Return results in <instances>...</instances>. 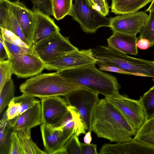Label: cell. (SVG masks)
I'll list each match as a JSON object with an SVG mask.
<instances>
[{"label":"cell","instance_id":"1","mask_svg":"<svg viewBox=\"0 0 154 154\" xmlns=\"http://www.w3.org/2000/svg\"><path fill=\"white\" fill-rule=\"evenodd\" d=\"M91 127L92 131L98 137L111 142L121 143L130 140L137 132L105 98L100 100L94 108Z\"/></svg>","mask_w":154,"mask_h":154},{"label":"cell","instance_id":"2","mask_svg":"<svg viewBox=\"0 0 154 154\" xmlns=\"http://www.w3.org/2000/svg\"><path fill=\"white\" fill-rule=\"evenodd\" d=\"M95 65L90 64L59 72L82 87L105 97L119 92L121 86L117 78L98 69Z\"/></svg>","mask_w":154,"mask_h":154},{"label":"cell","instance_id":"3","mask_svg":"<svg viewBox=\"0 0 154 154\" xmlns=\"http://www.w3.org/2000/svg\"><path fill=\"white\" fill-rule=\"evenodd\" d=\"M82 87L59 72L40 74L29 79L19 87L21 92L39 98L64 96Z\"/></svg>","mask_w":154,"mask_h":154},{"label":"cell","instance_id":"4","mask_svg":"<svg viewBox=\"0 0 154 154\" xmlns=\"http://www.w3.org/2000/svg\"><path fill=\"white\" fill-rule=\"evenodd\" d=\"M97 59L99 63L118 67L131 75L154 78V61L133 57L104 46L99 49Z\"/></svg>","mask_w":154,"mask_h":154},{"label":"cell","instance_id":"5","mask_svg":"<svg viewBox=\"0 0 154 154\" xmlns=\"http://www.w3.org/2000/svg\"><path fill=\"white\" fill-rule=\"evenodd\" d=\"M69 15L86 33H94L100 27L110 26V18L93 8L87 0H75Z\"/></svg>","mask_w":154,"mask_h":154},{"label":"cell","instance_id":"6","mask_svg":"<svg viewBox=\"0 0 154 154\" xmlns=\"http://www.w3.org/2000/svg\"><path fill=\"white\" fill-rule=\"evenodd\" d=\"M107 101L119 112L137 131L146 119L139 100L129 98L119 92L105 97Z\"/></svg>","mask_w":154,"mask_h":154},{"label":"cell","instance_id":"7","mask_svg":"<svg viewBox=\"0 0 154 154\" xmlns=\"http://www.w3.org/2000/svg\"><path fill=\"white\" fill-rule=\"evenodd\" d=\"M99 94L82 87L64 96L68 106L75 107L80 113L87 128L88 131H92L91 127L93 113L100 100Z\"/></svg>","mask_w":154,"mask_h":154},{"label":"cell","instance_id":"8","mask_svg":"<svg viewBox=\"0 0 154 154\" xmlns=\"http://www.w3.org/2000/svg\"><path fill=\"white\" fill-rule=\"evenodd\" d=\"M34 50L38 57L46 63L79 49L70 43L68 38L60 32L34 45Z\"/></svg>","mask_w":154,"mask_h":154},{"label":"cell","instance_id":"9","mask_svg":"<svg viewBox=\"0 0 154 154\" xmlns=\"http://www.w3.org/2000/svg\"><path fill=\"white\" fill-rule=\"evenodd\" d=\"M7 52L13 73L18 78H26L36 75L45 69V63L35 51L23 54Z\"/></svg>","mask_w":154,"mask_h":154},{"label":"cell","instance_id":"10","mask_svg":"<svg viewBox=\"0 0 154 154\" xmlns=\"http://www.w3.org/2000/svg\"><path fill=\"white\" fill-rule=\"evenodd\" d=\"M91 49L79 50L63 55L56 60L45 63V69L58 72L91 64H96Z\"/></svg>","mask_w":154,"mask_h":154},{"label":"cell","instance_id":"11","mask_svg":"<svg viewBox=\"0 0 154 154\" xmlns=\"http://www.w3.org/2000/svg\"><path fill=\"white\" fill-rule=\"evenodd\" d=\"M41 100L42 123L51 127L58 125L69 112L65 99L60 96L40 98Z\"/></svg>","mask_w":154,"mask_h":154},{"label":"cell","instance_id":"12","mask_svg":"<svg viewBox=\"0 0 154 154\" xmlns=\"http://www.w3.org/2000/svg\"><path fill=\"white\" fill-rule=\"evenodd\" d=\"M148 16L143 11L120 15L110 18L109 27L113 32L136 35L140 32Z\"/></svg>","mask_w":154,"mask_h":154},{"label":"cell","instance_id":"13","mask_svg":"<svg viewBox=\"0 0 154 154\" xmlns=\"http://www.w3.org/2000/svg\"><path fill=\"white\" fill-rule=\"evenodd\" d=\"M10 8L21 28L27 44L30 46H33L35 31L34 11L19 0L11 1Z\"/></svg>","mask_w":154,"mask_h":154},{"label":"cell","instance_id":"14","mask_svg":"<svg viewBox=\"0 0 154 154\" xmlns=\"http://www.w3.org/2000/svg\"><path fill=\"white\" fill-rule=\"evenodd\" d=\"M45 151L47 154H57L74 133V129H54L42 124L40 126Z\"/></svg>","mask_w":154,"mask_h":154},{"label":"cell","instance_id":"15","mask_svg":"<svg viewBox=\"0 0 154 154\" xmlns=\"http://www.w3.org/2000/svg\"><path fill=\"white\" fill-rule=\"evenodd\" d=\"M99 154H154V147L133 138L128 141L113 144L105 143L101 148Z\"/></svg>","mask_w":154,"mask_h":154},{"label":"cell","instance_id":"16","mask_svg":"<svg viewBox=\"0 0 154 154\" xmlns=\"http://www.w3.org/2000/svg\"><path fill=\"white\" fill-rule=\"evenodd\" d=\"M41 101L24 112L16 118L8 121L13 130L31 129L42 124V113Z\"/></svg>","mask_w":154,"mask_h":154},{"label":"cell","instance_id":"17","mask_svg":"<svg viewBox=\"0 0 154 154\" xmlns=\"http://www.w3.org/2000/svg\"><path fill=\"white\" fill-rule=\"evenodd\" d=\"M33 11L35 15L34 45L60 32V28L50 16L39 11Z\"/></svg>","mask_w":154,"mask_h":154},{"label":"cell","instance_id":"18","mask_svg":"<svg viewBox=\"0 0 154 154\" xmlns=\"http://www.w3.org/2000/svg\"><path fill=\"white\" fill-rule=\"evenodd\" d=\"M108 46L126 54H138L136 35L114 32L107 39Z\"/></svg>","mask_w":154,"mask_h":154},{"label":"cell","instance_id":"19","mask_svg":"<svg viewBox=\"0 0 154 154\" xmlns=\"http://www.w3.org/2000/svg\"><path fill=\"white\" fill-rule=\"evenodd\" d=\"M152 0H112L111 11L116 14L134 13Z\"/></svg>","mask_w":154,"mask_h":154},{"label":"cell","instance_id":"20","mask_svg":"<svg viewBox=\"0 0 154 154\" xmlns=\"http://www.w3.org/2000/svg\"><path fill=\"white\" fill-rule=\"evenodd\" d=\"M137 141L154 147V116L146 119L133 138Z\"/></svg>","mask_w":154,"mask_h":154},{"label":"cell","instance_id":"21","mask_svg":"<svg viewBox=\"0 0 154 154\" xmlns=\"http://www.w3.org/2000/svg\"><path fill=\"white\" fill-rule=\"evenodd\" d=\"M13 131L5 112L0 121V154H9L11 133Z\"/></svg>","mask_w":154,"mask_h":154},{"label":"cell","instance_id":"22","mask_svg":"<svg viewBox=\"0 0 154 154\" xmlns=\"http://www.w3.org/2000/svg\"><path fill=\"white\" fill-rule=\"evenodd\" d=\"M17 132L23 154H47L32 141L31 138V129L20 130Z\"/></svg>","mask_w":154,"mask_h":154},{"label":"cell","instance_id":"23","mask_svg":"<svg viewBox=\"0 0 154 154\" xmlns=\"http://www.w3.org/2000/svg\"><path fill=\"white\" fill-rule=\"evenodd\" d=\"M73 0H51L53 16L57 20L69 15L71 11Z\"/></svg>","mask_w":154,"mask_h":154},{"label":"cell","instance_id":"24","mask_svg":"<svg viewBox=\"0 0 154 154\" xmlns=\"http://www.w3.org/2000/svg\"><path fill=\"white\" fill-rule=\"evenodd\" d=\"M15 90L14 84L11 79L5 84L0 91V114L15 97Z\"/></svg>","mask_w":154,"mask_h":154},{"label":"cell","instance_id":"25","mask_svg":"<svg viewBox=\"0 0 154 154\" xmlns=\"http://www.w3.org/2000/svg\"><path fill=\"white\" fill-rule=\"evenodd\" d=\"M152 80L154 82V78ZM139 100L144 111L146 119L154 115V85L141 96Z\"/></svg>","mask_w":154,"mask_h":154},{"label":"cell","instance_id":"26","mask_svg":"<svg viewBox=\"0 0 154 154\" xmlns=\"http://www.w3.org/2000/svg\"><path fill=\"white\" fill-rule=\"evenodd\" d=\"M138 38H145L151 43V47L154 45V9L149 12L140 32Z\"/></svg>","mask_w":154,"mask_h":154},{"label":"cell","instance_id":"27","mask_svg":"<svg viewBox=\"0 0 154 154\" xmlns=\"http://www.w3.org/2000/svg\"><path fill=\"white\" fill-rule=\"evenodd\" d=\"M68 109L74 121L75 134L78 136L82 134H85L88 131L87 128L78 110L71 106H68Z\"/></svg>","mask_w":154,"mask_h":154},{"label":"cell","instance_id":"28","mask_svg":"<svg viewBox=\"0 0 154 154\" xmlns=\"http://www.w3.org/2000/svg\"><path fill=\"white\" fill-rule=\"evenodd\" d=\"M79 136L74 133L57 154H81Z\"/></svg>","mask_w":154,"mask_h":154},{"label":"cell","instance_id":"29","mask_svg":"<svg viewBox=\"0 0 154 154\" xmlns=\"http://www.w3.org/2000/svg\"><path fill=\"white\" fill-rule=\"evenodd\" d=\"M13 72L8 59L0 61V91L5 84L11 80Z\"/></svg>","mask_w":154,"mask_h":154},{"label":"cell","instance_id":"30","mask_svg":"<svg viewBox=\"0 0 154 154\" xmlns=\"http://www.w3.org/2000/svg\"><path fill=\"white\" fill-rule=\"evenodd\" d=\"M35 97L23 93L21 95L14 97L12 100L20 104L21 108V114L33 107L37 103L41 101Z\"/></svg>","mask_w":154,"mask_h":154},{"label":"cell","instance_id":"31","mask_svg":"<svg viewBox=\"0 0 154 154\" xmlns=\"http://www.w3.org/2000/svg\"><path fill=\"white\" fill-rule=\"evenodd\" d=\"M5 29L14 33L27 44L21 28L10 8L8 19Z\"/></svg>","mask_w":154,"mask_h":154},{"label":"cell","instance_id":"32","mask_svg":"<svg viewBox=\"0 0 154 154\" xmlns=\"http://www.w3.org/2000/svg\"><path fill=\"white\" fill-rule=\"evenodd\" d=\"M0 34L4 40L11 44L26 48L33 46H29L19 36L6 29L0 27Z\"/></svg>","mask_w":154,"mask_h":154},{"label":"cell","instance_id":"33","mask_svg":"<svg viewBox=\"0 0 154 154\" xmlns=\"http://www.w3.org/2000/svg\"><path fill=\"white\" fill-rule=\"evenodd\" d=\"M32 10L40 11L49 16H53L51 0H30Z\"/></svg>","mask_w":154,"mask_h":154},{"label":"cell","instance_id":"34","mask_svg":"<svg viewBox=\"0 0 154 154\" xmlns=\"http://www.w3.org/2000/svg\"><path fill=\"white\" fill-rule=\"evenodd\" d=\"M11 1L0 0V27L5 28L8 20Z\"/></svg>","mask_w":154,"mask_h":154},{"label":"cell","instance_id":"35","mask_svg":"<svg viewBox=\"0 0 154 154\" xmlns=\"http://www.w3.org/2000/svg\"><path fill=\"white\" fill-rule=\"evenodd\" d=\"M3 42L6 51L10 53L23 54L34 52V46L29 48L22 47L11 44L4 40Z\"/></svg>","mask_w":154,"mask_h":154},{"label":"cell","instance_id":"36","mask_svg":"<svg viewBox=\"0 0 154 154\" xmlns=\"http://www.w3.org/2000/svg\"><path fill=\"white\" fill-rule=\"evenodd\" d=\"M9 154H23L17 131H13L11 133Z\"/></svg>","mask_w":154,"mask_h":154},{"label":"cell","instance_id":"37","mask_svg":"<svg viewBox=\"0 0 154 154\" xmlns=\"http://www.w3.org/2000/svg\"><path fill=\"white\" fill-rule=\"evenodd\" d=\"M92 8L102 15L106 16L109 12V7L105 0H87Z\"/></svg>","mask_w":154,"mask_h":154},{"label":"cell","instance_id":"38","mask_svg":"<svg viewBox=\"0 0 154 154\" xmlns=\"http://www.w3.org/2000/svg\"><path fill=\"white\" fill-rule=\"evenodd\" d=\"M74 123L72 116L69 112L56 126L51 128L61 131L74 129Z\"/></svg>","mask_w":154,"mask_h":154},{"label":"cell","instance_id":"39","mask_svg":"<svg viewBox=\"0 0 154 154\" xmlns=\"http://www.w3.org/2000/svg\"><path fill=\"white\" fill-rule=\"evenodd\" d=\"M8 106L5 112L8 121L17 118L21 114V108L19 103L12 100Z\"/></svg>","mask_w":154,"mask_h":154},{"label":"cell","instance_id":"40","mask_svg":"<svg viewBox=\"0 0 154 154\" xmlns=\"http://www.w3.org/2000/svg\"><path fill=\"white\" fill-rule=\"evenodd\" d=\"M81 154H97L96 144L81 143L80 144Z\"/></svg>","mask_w":154,"mask_h":154},{"label":"cell","instance_id":"41","mask_svg":"<svg viewBox=\"0 0 154 154\" xmlns=\"http://www.w3.org/2000/svg\"><path fill=\"white\" fill-rule=\"evenodd\" d=\"M98 65L99 66V69L101 71H109L119 73L130 75L129 73L117 67L101 64H99Z\"/></svg>","mask_w":154,"mask_h":154},{"label":"cell","instance_id":"42","mask_svg":"<svg viewBox=\"0 0 154 154\" xmlns=\"http://www.w3.org/2000/svg\"><path fill=\"white\" fill-rule=\"evenodd\" d=\"M136 46L138 48L143 50H146L151 47V43L148 40L138 38H137Z\"/></svg>","mask_w":154,"mask_h":154},{"label":"cell","instance_id":"43","mask_svg":"<svg viewBox=\"0 0 154 154\" xmlns=\"http://www.w3.org/2000/svg\"><path fill=\"white\" fill-rule=\"evenodd\" d=\"M2 35L0 34V61L8 59V55L5 47Z\"/></svg>","mask_w":154,"mask_h":154},{"label":"cell","instance_id":"44","mask_svg":"<svg viewBox=\"0 0 154 154\" xmlns=\"http://www.w3.org/2000/svg\"><path fill=\"white\" fill-rule=\"evenodd\" d=\"M91 133L88 131L86 133L83 138L84 142L86 143L90 144L92 140V138L91 136Z\"/></svg>","mask_w":154,"mask_h":154},{"label":"cell","instance_id":"45","mask_svg":"<svg viewBox=\"0 0 154 154\" xmlns=\"http://www.w3.org/2000/svg\"><path fill=\"white\" fill-rule=\"evenodd\" d=\"M154 9V0H152L150 6L146 11V12H150L152 10Z\"/></svg>","mask_w":154,"mask_h":154},{"label":"cell","instance_id":"46","mask_svg":"<svg viewBox=\"0 0 154 154\" xmlns=\"http://www.w3.org/2000/svg\"></svg>","mask_w":154,"mask_h":154}]
</instances>
